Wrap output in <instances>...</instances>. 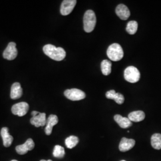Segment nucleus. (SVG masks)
I'll list each match as a JSON object with an SVG mask.
<instances>
[{
    "label": "nucleus",
    "mask_w": 161,
    "mask_h": 161,
    "mask_svg": "<svg viewBox=\"0 0 161 161\" xmlns=\"http://www.w3.org/2000/svg\"><path fill=\"white\" fill-rule=\"evenodd\" d=\"M45 54L53 60L61 61L66 57V52L62 47H56L52 44H47L43 47Z\"/></svg>",
    "instance_id": "nucleus-1"
},
{
    "label": "nucleus",
    "mask_w": 161,
    "mask_h": 161,
    "mask_svg": "<svg viewBox=\"0 0 161 161\" xmlns=\"http://www.w3.org/2000/svg\"><path fill=\"white\" fill-rule=\"evenodd\" d=\"M96 16L95 13L92 10H87L84 16V29L87 32H92L96 25Z\"/></svg>",
    "instance_id": "nucleus-2"
},
{
    "label": "nucleus",
    "mask_w": 161,
    "mask_h": 161,
    "mask_svg": "<svg viewBox=\"0 0 161 161\" xmlns=\"http://www.w3.org/2000/svg\"><path fill=\"white\" fill-rule=\"evenodd\" d=\"M107 55L112 61H119L124 57V51L122 47L117 43L112 44L107 50Z\"/></svg>",
    "instance_id": "nucleus-3"
},
{
    "label": "nucleus",
    "mask_w": 161,
    "mask_h": 161,
    "mask_svg": "<svg viewBox=\"0 0 161 161\" xmlns=\"http://www.w3.org/2000/svg\"><path fill=\"white\" fill-rule=\"evenodd\" d=\"M124 78L130 83H136L140 80V73L137 68L130 66L124 70Z\"/></svg>",
    "instance_id": "nucleus-4"
},
{
    "label": "nucleus",
    "mask_w": 161,
    "mask_h": 161,
    "mask_svg": "<svg viewBox=\"0 0 161 161\" xmlns=\"http://www.w3.org/2000/svg\"><path fill=\"white\" fill-rule=\"evenodd\" d=\"M64 94L65 97L72 101H78L86 98V93L77 88H72L66 90Z\"/></svg>",
    "instance_id": "nucleus-5"
},
{
    "label": "nucleus",
    "mask_w": 161,
    "mask_h": 161,
    "mask_svg": "<svg viewBox=\"0 0 161 161\" xmlns=\"http://www.w3.org/2000/svg\"><path fill=\"white\" fill-rule=\"evenodd\" d=\"M29 107V104L26 102H20L15 104L12 106V113L19 116H23L28 112Z\"/></svg>",
    "instance_id": "nucleus-6"
},
{
    "label": "nucleus",
    "mask_w": 161,
    "mask_h": 161,
    "mask_svg": "<svg viewBox=\"0 0 161 161\" xmlns=\"http://www.w3.org/2000/svg\"><path fill=\"white\" fill-rule=\"evenodd\" d=\"M16 44L14 42H10L3 52V58L8 60H12L17 57Z\"/></svg>",
    "instance_id": "nucleus-7"
},
{
    "label": "nucleus",
    "mask_w": 161,
    "mask_h": 161,
    "mask_svg": "<svg viewBox=\"0 0 161 161\" xmlns=\"http://www.w3.org/2000/svg\"><path fill=\"white\" fill-rule=\"evenodd\" d=\"M76 0H64L61 4L60 13L63 16H67L74 10L76 4Z\"/></svg>",
    "instance_id": "nucleus-8"
},
{
    "label": "nucleus",
    "mask_w": 161,
    "mask_h": 161,
    "mask_svg": "<svg viewBox=\"0 0 161 161\" xmlns=\"http://www.w3.org/2000/svg\"><path fill=\"white\" fill-rule=\"evenodd\" d=\"M34 147V142L32 138H28L24 144L17 146L16 150L18 154L22 155L26 154L29 150H32Z\"/></svg>",
    "instance_id": "nucleus-9"
},
{
    "label": "nucleus",
    "mask_w": 161,
    "mask_h": 161,
    "mask_svg": "<svg viewBox=\"0 0 161 161\" xmlns=\"http://www.w3.org/2000/svg\"><path fill=\"white\" fill-rule=\"evenodd\" d=\"M31 124L36 127H44L46 125V114L45 113H39L38 115L31 118Z\"/></svg>",
    "instance_id": "nucleus-10"
},
{
    "label": "nucleus",
    "mask_w": 161,
    "mask_h": 161,
    "mask_svg": "<svg viewBox=\"0 0 161 161\" xmlns=\"http://www.w3.org/2000/svg\"><path fill=\"white\" fill-rule=\"evenodd\" d=\"M135 144L136 141L134 139H128L125 137H123L121 139L119 145V149L123 152H127L133 148Z\"/></svg>",
    "instance_id": "nucleus-11"
},
{
    "label": "nucleus",
    "mask_w": 161,
    "mask_h": 161,
    "mask_svg": "<svg viewBox=\"0 0 161 161\" xmlns=\"http://www.w3.org/2000/svg\"><path fill=\"white\" fill-rule=\"evenodd\" d=\"M116 14L122 20H126L130 16V12L127 6L119 4L116 8Z\"/></svg>",
    "instance_id": "nucleus-12"
},
{
    "label": "nucleus",
    "mask_w": 161,
    "mask_h": 161,
    "mask_svg": "<svg viewBox=\"0 0 161 161\" xmlns=\"http://www.w3.org/2000/svg\"><path fill=\"white\" fill-rule=\"evenodd\" d=\"M58 122V117L55 115H50L47 118L46 127L45 128V132L47 136H50L52 134L53 127L56 125Z\"/></svg>",
    "instance_id": "nucleus-13"
},
{
    "label": "nucleus",
    "mask_w": 161,
    "mask_h": 161,
    "mask_svg": "<svg viewBox=\"0 0 161 161\" xmlns=\"http://www.w3.org/2000/svg\"><path fill=\"white\" fill-rule=\"evenodd\" d=\"M1 136L3 138V145L6 147H10L13 141V137L9 134L8 128L3 127L1 130Z\"/></svg>",
    "instance_id": "nucleus-14"
},
{
    "label": "nucleus",
    "mask_w": 161,
    "mask_h": 161,
    "mask_svg": "<svg viewBox=\"0 0 161 161\" xmlns=\"http://www.w3.org/2000/svg\"><path fill=\"white\" fill-rule=\"evenodd\" d=\"M106 97L108 99L115 100L116 103L118 104H122L124 102L125 100V98L122 94L115 92V90H109L106 92Z\"/></svg>",
    "instance_id": "nucleus-15"
},
{
    "label": "nucleus",
    "mask_w": 161,
    "mask_h": 161,
    "mask_svg": "<svg viewBox=\"0 0 161 161\" xmlns=\"http://www.w3.org/2000/svg\"><path fill=\"white\" fill-rule=\"evenodd\" d=\"M23 91L20 83L14 82L11 87L10 97L12 98V99H17L21 97Z\"/></svg>",
    "instance_id": "nucleus-16"
},
{
    "label": "nucleus",
    "mask_w": 161,
    "mask_h": 161,
    "mask_svg": "<svg viewBox=\"0 0 161 161\" xmlns=\"http://www.w3.org/2000/svg\"><path fill=\"white\" fill-rule=\"evenodd\" d=\"M114 120L122 128H127L132 125V122L128 119V118L122 117L120 115H115Z\"/></svg>",
    "instance_id": "nucleus-17"
},
{
    "label": "nucleus",
    "mask_w": 161,
    "mask_h": 161,
    "mask_svg": "<svg viewBox=\"0 0 161 161\" xmlns=\"http://www.w3.org/2000/svg\"><path fill=\"white\" fill-rule=\"evenodd\" d=\"M145 118V114L142 110L134 111L129 114L128 119L131 122H138L143 121Z\"/></svg>",
    "instance_id": "nucleus-18"
},
{
    "label": "nucleus",
    "mask_w": 161,
    "mask_h": 161,
    "mask_svg": "<svg viewBox=\"0 0 161 161\" xmlns=\"http://www.w3.org/2000/svg\"><path fill=\"white\" fill-rule=\"evenodd\" d=\"M151 145L155 149H161V134L156 133L151 137Z\"/></svg>",
    "instance_id": "nucleus-19"
},
{
    "label": "nucleus",
    "mask_w": 161,
    "mask_h": 161,
    "mask_svg": "<svg viewBox=\"0 0 161 161\" xmlns=\"http://www.w3.org/2000/svg\"><path fill=\"white\" fill-rule=\"evenodd\" d=\"M101 69L104 75H109L112 71V63L108 60H103L101 63Z\"/></svg>",
    "instance_id": "nucleus-20"
},
{
    "label": "nucleus",
    "mask_w": 161,
    "mask_h": 161,
    "mask_svg": "<svg viewBox=\"0 0 161 161\" xmlns=\"http://www.w3.org/2000/svg\"><path fill=\"white\" fill-rule=\"evenodd\" d=\"M79 142V139L74 136H69V137L65 140V144L69 149H72L75 147Z\"/></svg>",
    "instance_id": "nucleus-21"
},
{
    "label": "nucleus",
    "mask_w": 161,
    "mask_h": 161,
    "mask_svg": "<svg viewBox=\"0 0 161 161\" xmlns=\"http://www.w3.org/2000/svg\"><path fill=\"white\" fill-rule=\"evenodd\" d=\"M138 29V23L136 21H130L127 23L126 31L130 35L135 34Z\"/></svg>",
    "instance_id": "nucleus-22"
},
{
    "label": "nucleus",
    "mask_w": 161,
    "mask_h": 161,
    "mask_svg": "<svg viewBox=\"0 0 161 161\" xmlns=\"http://www.w3.org/2000/svg\"><path fill=\"white\" fill-rule=\"evenodd\" d=\"M53 154V156L56 158H64V156L65 155L64 149L61 146L56 145V146H55V147L54 148Z\"/></svg>",
    "instance_id": "nucleus-23"
},
{
    "label": "nucleus",
    "mask_w": 161,
    "mask_h": 161,
    "mask_svg": "<svg viewBox=\"0 0 161 161\" xmlns=\"http://www.w3.org/2000/svg\"><path fill=\"white\" fill-rule=\"evenodd\" d=\"M39 113H40V112H37V111H32L31 114L32 115V116H36V115H38Z\"/></svg>",
    "instance_id": "nucleus-24"
},
{
    "label": "nucleus",
    "mask_w": 161,
    "mask_h": 161,
    "mask_svg": "<svg viewBox=\"0 0 161 161\" xmlns=\"http://www.w3.org/2000/svg\"><path fill=\"white\" fill-rule=\"evenodd\" d=\"M40 161H52V160H48V161H46V160H44V159H42V160H41Z\"/></svg>",
    "instance_id": "nucleus-25"
},
{
    "label": "nucleus",
    "mask_w": 161,
    "mask_h": 161,
    "mask_svg": "<svg viewBox=\"0 0 161 161\" xmlns=\"http://www.w3.org/2000/svg\"><path fill=\"white\" fill-rule=\"evenodd\" d=\"M16 161V160H12V161Z\"/></svg>",
    "instance_id": "nucleus-26"
},
{
    "label": "nucleus",
    "mask_w": 161,
    "mask_h": 161,
    "mask_svg": "<svg viewBox=\"0 0 161 161\" xmlns=\"http://www.w3.org/2000/svg\"><path fill=\"white\" fill-rule=\"evenodd\" d=\"M125 161V160H122V161Z\"/></svg>",
    "instance_id": "nucleus-27"
}]
</instances>
